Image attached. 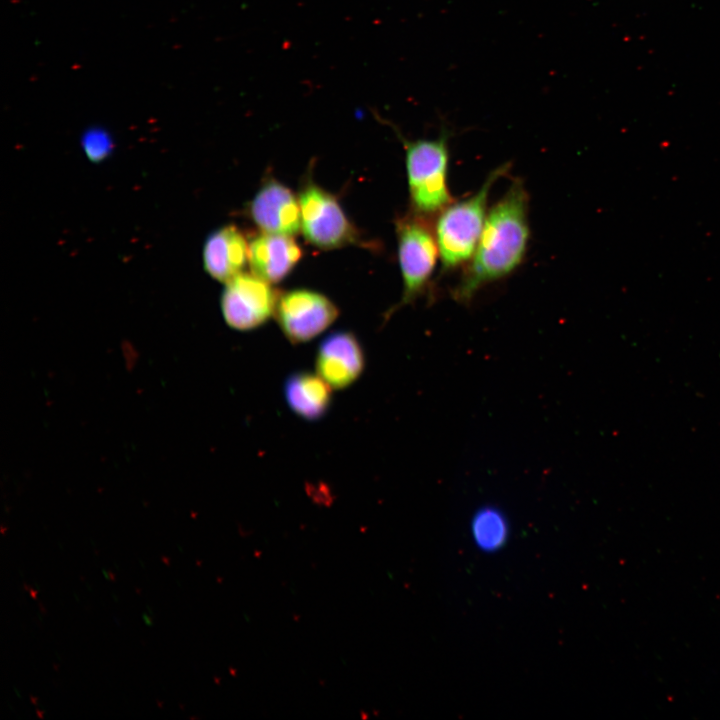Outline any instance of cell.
I'll return each mask as SVG.
<instances>
[{"label": "cell", "instance_id": "ffe728a7", "mask_svg": "<svg viewBox=\"0 0 720 720\" xmlns=\"http://www.w3.org/2000/svg\"><path fill=\"white\" fill-rule=\"evenodd\" d=\"M111 595H112L114 601L117 603L119 601L118 597L114 593H112Z\"/></svg>", "mask_w": 720, "mask_h": 720}, {"label": "cell", "instance_id": "8992f818", "mask_svg": "<svg viewBox=\"0 0 720 720\" xmlns=\"http://www.w3.org/2000/svg\"><path fill=\"white\" fill-rule=\"evenodd\" d=\"M338 314V308L329 298L306 289L282 294L275 309L279 327L292 344L314 339L334 323Z\"/></svg>", "mask_w": 720, "mask_h": 720}, {"label": "cell", "instance_id": "5b68a950", "mask_svg": "<svg viewBox=\"0 0 720 720\" xmlns=\"http://www.w3.org/2000/svg\"><path fill=\"white\" fill-rule=\"evenodd\" d=\"M298 200L301 227L308 242L318 248L332 249L356 239L357 231L332 194L309 183L300 191Z\"/></svg>", "mask_w": 720, "mask_h": 720}, {"label": "cell", "instance_id": "30bf717a", "mask_svg": "<svg viewBox=\"0 0 720 720\" xmlns=\"http://www.w3.org/2000/svg\"><path fill=\"white\" fill-rule=\"evenodd\" d=\"M301 255L292 236L264 232L250 242L248 261L253 274L276 283L290 273Z\"/></svg>", "mask_w": 720, "mask_h": 720}, {"label": "cell", "instance_id": "7402d4cb", "mask_svg": "<svg viewBox=\"0 0 720 720\" xmlns=\"http://www.w3.org/2000/svg\"><path fill=\"white\" fill-rule=\"evenodd\" d=\"M73 595H74L76 601H77V602H80V599H79V597L77 596V594H76L75 592L73 593Z\"/></svg>", "mask_w": 720, "mask_h": 720}, {"label": "cell", "instance_id": "44dd1931", "mask_svg": "<svg viewBox=\"0 0 720 720\" xmlns=\"http://www.w3.org/2000/svg\"><path fill=\"white\" fill-rule=\"evenodd\" d=\"M13 690H14V692L16 693V695L18 696V698H21V695H20L19 691H18L16 688H13Z\"/></svg>", "mask_w": 720, "mask_h": 720}, {"label": "cell", "instance_id": "cb8c5ba5", "mask_svg": "<svg viewBox=\"0 0 720 720\" xmlns=\"http://www.w3.org/2000/svg\"><path fill=\"white\" fill-rule=\"evenodd\" d=\"M34 586L37 588L38 591H40V586L37 582L34 583Z\"/></svg>", "mask_w": 720, "mask_h": 720}, {"label": "cell", "instance_id": "3957f363", "mask_svg": "<svg viewBox=\"0 0 720 720\" xmlns=\"http://www.w3.org/2000/svg\"><path fill=\"white\" fill-rule=\"evenodd\" d=\"M406 169L413 208L418 214L430 215L452 202L448 188V135L436 139L408 141Z\"/></svg>", "mask_w": 720, "mask_h": 720}, {"label": "cell", "instance_id": "603a6c76", "mask_svg": "<svg viewBox=\"0 0 720 720\" xmlns=\"http://www.w3.org/2000/svg\"><path fill=\"white\" fill-rule=\"evenodd\" d=\"M114 620H115V622H116V624H117L118 626H120V625H121V624H120V622H119V620L117 619V617H116V616H114Z\"/></svg>", "mask_w": 720, "mask_h": 720}, {"label": "cell", "instance_id": "d4e9b609", "mask_svg": "<svg viewBox=\"0 0 720 720\" xmlns=\"http://www.w3.org/2000/svg\"><path fill=\"white\" fill-rule=\"evenodd\" d=\"M139 563H140V565L142 566V568L145 567V564L143 563V561H142L141 559H139Z\"/></svg>", "mask_w": 720, "mask_h": 720}, {"label": "cell", "instance_id": "2e32d148", "mask_svg": "<svg viewBox=\"0 0 720 720\" xmlns=\"http://www.w3.org/2000/svg\"><path fill=\"white\" fill-rule=\"evenodd\" d=\"M101 571H102V574L104 575L105 579L108 580V581H111L109 572H108L106 569H104V568H102Z\"/></svg>", "mask_w": 720, "mask_h": 720}, {"label": "cell", "instance_id": "d6986e66", "mask_svg": "<svg viewBox=\"0 0 720 720\" xmlns=\"http://www.w3.org/2000/svg\"><path fill=\"white\" fill-rule=\"evenodd\" d=\"M111 581H115V575L112 571H109Z\"/></svg>", "mask_w": 720, "mask_h": 720}, {"label": "cell", "instance_id": "ba28073f", "mask_svg": "<svg viewBox=\"0 0 720 720\" xmlns=\"http://www.w3.org/2000/svg\"><path fill=\"white\" fill-rule=\"evenodd\" d=\"M316 371L330 387L345 389L352 385L365 368V354L358 338L350 331H335L318 346Z\"/></svg>", "mask_w": 720, "mask_h": 720}, {"label": "cell", "instance_id": "83f0119b", "mask_svg": "<svg viewBox=\"0 0 720 720\" xmlns=\"http://www.w3.org/2000/svg\"><path fill=\"white\" fill-rule=\"evenodd\" d=\"M58 545H59V547H60L62 550H64V547L62 546L61 543H58Z\"/></svg>", "mask_w": 720, "mask_h": 720}, {"label": "cell", "instance_id": "9a60e30c", "mask_svg": "<svg viewBox=\"0 0 720 720\" xmlns=\"http://www.w3.org/2000/svg\"><path fill=\"white\" fill-rule=\"evenodd\" d=\"M142 618H143V620H144V622H145V624H146L147 626H152V625H153L152 619H150V618L147 616L146 613H143V614H142Z\"/></svg>", "mask_w": 720, "mask_h": 720}, {"label": "cell", "instance_id": "4fadbf2b", "mask_svg": "<svg viewBox=\"0 0 720 720\" xmlns=\"http://www.w3.org/2000/svg\"><path fill=\"white\" fill-rule=\"evenodd\" d=\"M471 532L480 549L495 551L506 541L508 523L501 510L494 506H484L474 514Z\"/></svg>", "mask_w": 720, "mask_h": 720}, {"label": "cell", "instance_id": "e0dca14e", "mask_svg": "<svg viewBox=\"0 0 720 720\" xmlns=\"http://www.w3.org/2000/svg\"><path fill=\"white\" fill-rule=\"evenodd\" d=\"M146 610L149 612V614H150L152 617L154 616V612H153V610L151 609V607H150L149 605H146Z\"/></svg>", "mask_w": 720, "mask_h": 720}, {"label": "cell", "instance_id": "7a4b0ae2", "mask_svg": "<svg viewBox=\"0 0 720 720\" xmlns=\"http://www.w3.org/2000/svg\"><path fill=\"white\" fill-rule=\"evenodd\" d=\"M508 170V164L497 167L473 195L452 201L441 210L435 237L443 271L466 263L474 254L486 221L490 191Z\"/></svg>", "mask_w": 720, "mask_h": 720}, {"label": "cell", "instance_id": "6da1fadb", "mask_svg": "<svg viewBox=\"0 0 720 720\" xmlns=\"http://www.w3.org/2000/svg\"><path fill=\"white\" fill-rule=\"evenodd\" d=\"M528 194L515 180L491 208L473 259L452 291L461 304H469L486 285L498 281L522 263L529 242Z\"/></svg>", "mask_w": 720, "mask_h": 720}, {"label": "cell", "instance_id": "4316f807", "mask_svg": "<svg viewBox=\"0 0 720 720\" xmlns=\"http://www.w3.org/2000/svg\"><path fill=\"white\" fill-rule=\"evenodd\" d=\"M114 567H115L117 570L120 569V567H119L116 563H114Z\"/></svg>", "mask_w": 720, "mask_h": 720}, {"label": "cell", "instance_id": "7c38bea8", "mask_svg": "<svg viewBox=\"0 0 720 720\" xmlns=\"http://www.w3.org/2000/svg\"><path fill=\"white\" fill-rule=\"evenodd\" d=\"M329 384L319 375L308 371L290 374L283 386L288 407L307 421L324 417L332 402Z\"/></svg>", "mask_w": 720, "mask_h": 720}, {"label": "cell", "instance_id": "52a82bcc", "mask_svg": "<svg viewBox=\"0 0 720 720\" xmlns=\"http://www.w3.org/2000/svg\"><path fill=\"white\" fill-rule=\"evenodd\" d=\"M278 298L269 282L241 272L225 283L221 297L224 320L239 331L258 328L275 313Z\"/></svg>", "mask_w": 720, "mask_h": 720}, {"label": "cell", "instance_id": "5bb4252c", "mask_svg": "<svg viewBox=\"0 0 720 720\" xmlns=\"http://www.w3.org/2000/svg\"><path fill=\"white\" fill-rule=\"evenodd\" d=\"M83 148L92 161H101L106 158L112 149V141L103 131L87 132L82 140Z\"/></svg>", "mask_w": 720, "mask_h": 720}, {"label": "cell", "instance_id": "277c9868", "mask_svg": "<svg viewBox=\"0 0 720 720\" xmlns=\"http://www.w3.org/2000/svg\"><path fill=\"white\" fill-rule=\"evenodd\" d=\"M396 226L403 280L400 304L405 305L424 293L436 267L439 249L435 234L421 214L400 218Z\"/></svg>", "mask_w": 720, "mask_h": 720}, {"label": "cell", "instance_id": "8fae6325", "mask_svg": "<svg viewBox=\"0 0 720 720\" xmlns=\"http://www.w3.org/2000/svg\"><path fill=\"white\" fill-rule=\"evenodd\" d=\"M249 244L235 226H224L207 238L203 248L206 272L220 282H228L241 273L248 261Z\"/></svg>", "mask_w": 720, "mask_h": 720}, {"label": "cell", "instance_id": "ac0fdd59", "mask_svg": "<svg viewBox=\"0 0 720 720\" xmlns=\"http://www.w3.org/2000/svg\"><path fill=\"white\" fill-rule=\"evenodd\" d=\"M162 560L166 565H169V558H166L165 556H162Z\"/></svg>", "mask_w": 720, "mask_h": 720}, {"label": "cell", "instance_id": "484cf974", "mask_svg": "<svg viewBox=\"0 0 720 720\" xmlns=\"http://www.w3.org/2000/svg\"><path fill=\"white\" fill-rule=\"evenodd\" d=\"M177 548L181 553H183V549L179 545H177Z\"/></svg>", "mask_w": 720, "mask_h": 720}, {"label": "cell", "instance_id": "9c48e42d", "mask_svg": "<svg viewBox=\"0 0 720 720\" xmlns=\"http://www.w3.org/2000/svg\"><path fill=\"white\" fill-rule=\"evenodd\" d=\"M249 212L265 233L293 236L301 228L299 200L288 187L274 179L261 186L249 205Z\"/></svg>", "mask_w": 720, "mask_h": 720}]
</instances>
